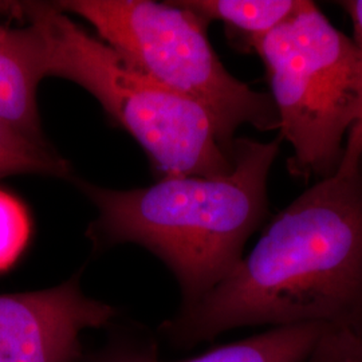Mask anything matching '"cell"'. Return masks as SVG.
Returning a JSON list of instances; mask_svg holds the SVG:
<instances>
[{
	"label": "cell",
	"instance_id": "277c9868",
	"mask_svg": "<svg viewBox=\"0 0 362 362\" xmlns=\"http://www.w3.org/2000/svg\"><path fill=\"white\" fill-rule=\"evenodd\" d=\"M55 4L89 22L133 69L200 105L230 155L242 125L260 132L279 129L270 93L254 90L233 77L212 49L207 25L177 1L65 0Z\"/></svg>",
	"mask_w": 362,
	"mask_h": 362
},
{
	"label": "cell",
	"instance_id": "52a82bcc",
	"mask_svg": "<svg viewBox=\"0 0 362 362\" xmlns=\"http://www.w3.org/2000/svg\"><path fill=\"white\" fill-rule=\"evenodd\" d=\"M326 329L321 325L270 327L194 358L164 361L160 358V339L156 333L117 317L105 327L103 344L85 350L79 362H303Z\"/></svg>",
	"mask_w": 362,
	"mask_h": 362
},
{
	"label": "cell",
	"instance_id": "30bf717a",
	"mask_svg": "<svg viewBox=\"0 0 362 362\" xmlns=\"http://www.w3.org/2000/svg\"><path fill=\"white\" fill-rule=\"evenodd\" d=\"M70 165L47 143H40L0 119V177L45 175L67 177Z\"/></svg>",
	"mask_w": 362,
	"mask_h": 362
},
{
	"label": "cell",
	"instance_id": "7c38bea8",
	"mask_svg": "<svg viewBox=\"0 0 362 362\" xmlns=\"http://www.w3.org/2000/svg\"><path fill=\"white\" fill-rule=\"evenodd\" d=\"M339 6L348 13L353 23L357 59H358V74H360V103L354 125L351 127L345 151L336 175H351L354 173L362 161V0H346L341 1Z\"/></svg>",
	"mask_w": 362,
	"mask_h": 362
},
{
	"label": "cell",
	"instance_id": "8fae6325",
	"mask_svg": "<svg viewBox=\"0 0 362 362\" xmlns=\"http://www.w3.org/2000/svg\"><path fill=\"white\" fill-rule=\"evenodd\" d=\"M31 233L26 207L0 189V272L11 269L25 251Z\"/></svg>",
	"mask_w": 362,
	"mask_h": 362
},
{
	"label": "cell",
	"instance_id": "4fadbf2b",
	"mask_svg": "<svg viewBox=\"0 0 362 362\" xmlns=\"http://www.w3.org/2000/svg\"><path fill=\"white\" fill-rule=\"evenodd\" d=\"M303 362H362V337L326 329Z\"/></svg>",
	"mask_w": 362,
	"mask_h": 362
},
{
	"label": "cell",
	"instance_id": "8992f818",
	"mask_svg": "<svg viewBox=\"0 0 362 362\" xmlns=\"http://www.w3.org/2000/svg\"><path fill=\"white\" fill-rule=\"evenodd\" d=\"M117 317L115 306L83 293L81 272L50 288L0 294V362H79L82 333Z\"/></svg>",
	"mask_w": 362,
	"mask_h": 362
},
{
	"label": "cell",
	"instance_id": "6da1fadb",
	"mask_svg": "<svg viewBox=\"0 0 362 362\" xmlns=\"http://www.w3.org/2000/svg\"><path fill=\"white\" fill-rule=\"evenodd\" d=\"M297 325L362 337V161L299 194L227 278L156 334L189 350L240 327Z\"/></svg>",
	"mask_w": 362,
	"mask_h": 362
},
{
	"label": "cell",
	"instance_id": "7a4b0ae2",
	"mask_svg": "<svg viewBox=\"0 0 362 362\" xmlns=\"http://www.w3.org/2000/svg\"><path fill=\"white\" fill-rule=\"evenodd\" d=\"M281 141L235 139L233 168L224 176L164 177L129 191L83 185L100 209L88 235L97 247H145L177 279L179 309H189L239 264L266 218L267 181Z\"/></svg>",
	"mask_w": 362,
	"mask_h": 362
},
{
	"label": "cell",
	"instance_id": "3957f363",
	"mask_svg": "<svg viewBox=\"0 0 362 362\" xmlns=\"http://www.w3.org/2000/svg\"><path fill=\"white\" fill-rule=\"evenodd\" d=\"M21 16L42 39L46 77L66 78L89 91L164 177H218L233 170V156L200 105L133 69L55 3H21Z\"/></svg>",
	"mask_w": 362,
	"mask_h": 362
},
{
	"label": "cell",
	"instance_id": "9c48e42d",
	"mask_svg": "<svg viewBox=\"0 0 362 362\" xmlns=\"http://www.w3.org/2000/svg\"><path fill=\"white\" fill-rule=\"evenodd\" d=\"M303 0H184L177 4L194 13L208 26L223 22L247 49L297 13Z\"/></svg>",
	"mask_w": 362,
	"mask_h": 362
},
{
	"label": "cell",
	"instance_id": "5bb4252c",
	"mask_svg": "<svg viewBox=\"0 0 362 362\" xmlns=\"http://www.w3.org/2000/svg\"><path fill=\"white\" fill-rule=\"evenodd\" d=\"M16 6L18 3H4V1H0V13H10L15 15V10H16Z\"/></svg>",
	"mask_w": 362,
	"mask_h": 362
},
{
	"label": "cell",
	"instance_id": "5b68a950",
	"mask_svg": "<svg viewBox=\"0 0 362 362\" xmlns=\"http://www.w3.org/2000/svg\"><path fill=\"white\" fill-rule=\"evenodd\" d=\"M266 67L287 161L299 180L334 176L360 103L358 59L353 39L313 3L252 45Z\"/></svg>",
	"mask_w": 362,
	"mask_h": 362
},
{
	"label": "cell",
	"instance_id": "ba28073f",
	"mask_svg": "<svg viewBox=\"0 0 362 362\" xmlns=\"http://www.w3.org/2000/svg\"><path fill=\"white\" fill-rule=\"evenodd\" d=\"M45 74L38 31L0 26V119L28 137L46 143L40 129L37 90Z\"/></svg>",
	"mask_w": 362,
	"mask_h": 362
}]
</instances>
